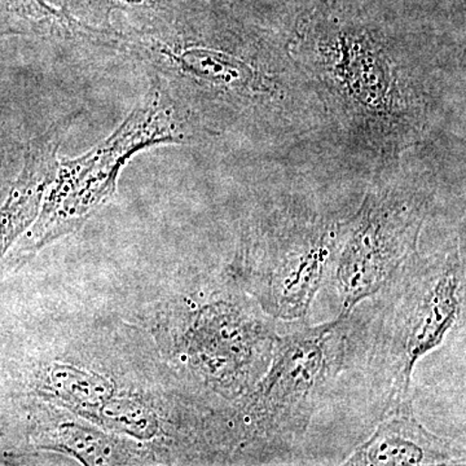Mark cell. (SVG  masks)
Returning a JSON list of instances; mask_svg holds the SVG:
<instances>
[{
    "label": "cell",
    "instance_id": "6da1fadb",
    "mask_svg": "<svg viewBox=\"0 0 466 466\" xmlns=\"http://www.w3.org/2000/svg\"><path fill=\"white\" fill-rule=\"evenodd\" d=\"M45 401L148 447L158 465H216L225 410L180 381L143 327L103 321L0 337V407Z\"/></svg>",
    "mask_w": 466,
    "mask_h": 466
},
{
    "label": "cell",
    "instance_id": "7a4b0ae2",
    "mask_svg": "<svg viewBox=\"0 0 466 466\" xmlns=\"http://www.w3.org/2000/svg\"><path fill=\"white\" fill-rule=\"evenodd\" d=\"M291 56L314 84L325 142L364 159L372 177L431 147L464 96V46L407 35L319 7L289 33Z\"/></svg>",
    "mask_w": 466,
    "mask_h": 466
},
{
    "label": "cell",
    "instance_id": "3957f363",
    "mask_svg": "<svg viewBox=\"0 0 466 466\" xmlns=\"http://www.w3.org/2000/svg\"><path fill=\"white\" fill-rule=\"evenodd\" d=\"M87 39L149 66L208 133L240 135L269 150L325 139L321 101L280 30L157 35L90 27Z\"/></svg>",
    "mask_w": 466,
    "mask_h": 466
},
{
    "label": "cell",
    "instance_id": "277c9868",
    "mask_svg": "<svg viewBox=\"0 0 466 466\" xmlns=\"http://www.w3.org/2000/svg\"><path fill=\"white\" fill-rule=\"evenodd\" d=\"M144 325L180 381L228 404L265 375L279 336L275 319L226 279L222 288L162 300Z\"/></svg>",
    "mask_w": 466,
    "mask_h": 466
},
{
    "label": "cell",
    "instance_id": "5b68a950",
    "mask_svg": "<svg viewBox=\"0 0 466 466\" xmlns=\"http://www.w3.org/2000/svg\"><path fill=\"white\" fill-rule=\"evenodd\" d=\"M294 323L279 333L262 379L233 404L244 435L241 464L283 453L302 441L364 332L354 312L323 324Z\"/></svg>",
    "mask_w": 466,
    "mask_h": 466
},
{
    "label": "cell",
    "instance_id": "8992f818",
    "mask_svg": "<svg viewBox=\"0 0 466 466\" xmlns=\"http://www.w3.org/2000/svg\"><path fill=\"white\" fill-rule=\"evenodd\" d=\"M345 218L297 196L259 208L242 226L225 271L275 320H305L332 271Z\"/></svg>",
    "mask_w": 466,
    "mask_h": 466
},
{
    "label": "cell",
    "instance_id": "52a82bcc",
    "mask_svg": "<svg viewBox=\"0 0 466 466\" xmlns=\"http://www.w3.org/2000/svg\"><path fill=\"white\" fill-rule=\"evenodd\" d=\"M465 289L464 253L456 238L428 256L416 251L377 293L368 367L382 413L413 401V370L464 319Z\"/></svg>",
    "mask_w": 466,
    "mask_h": 466
},
{
    "label": "cell",
    "instance_id": "ba28073f",
    "mask_svg": "<svg viewBox=\"0 0 466 466\" xmlns=\"http://www.w3.org/2000/svg\"><path fill=\"white\" fill-rule=\"evenodd\" d=\"M198 127L192 116L161 85L131 113L112 137L82 157L57 164L32 227L15 245L2 268L15 269L35 254L76 232L115 198L122 168L135 153L157 144H182Z\"/></svg>",
    "mask_w": 466,
    "mask_h": 466
},
{
    "label": "cell",
    "instance_id": "9c48e42d",
    "mask_svg": "<svg viewBox=\"0 0 466 466\" xmlns=\"http://www.w3.org/2000/svg\"><path fill=\"white\" fill-rule=\"evenodd\" d=\"M433 204L431 182L404 164L372 177L360 205L345 218L330 271L341 315L377 296L416 253Z\"/></svg>",
    "mask_w": 466,
    "mask_h": 466
},
{
    "label": "cell",
    "instance_id": "30bf717a",
    "mask_svg": "<svg viewBox=\"0 0 466 466\" xmlns=\"http://www.w3.org/2000/svg\"><path fill=\"white\" fill-rule=\"evenodd\" d=\"M8 428L30 452L60 453L88 466L158 465L155 453L82 417L45 403L21 401L0 407Z\"/></svg>",
    "mask_w": 466,
    "mask_h": 466
},
{
    "label": "cell",
    "instance_id": "8fae6325",
    "mask_svg": "<svg viewBox=\"0 0 466 466\" xmlns=\"http://www.w3.org/2000/svg\"><path fill=\"white\" fill-rule=\"evenodd\" d=\"M465 449L449 438L431 433L417 420L413 401L381 413V421L342 465H461Z\"/></svg>",
    "mask_w": 466,
    "mask_h": 466
},
{
    "label": "cell",
    "instance_id": "7c38bea8",
    "mask_svg": "<svg viewBox=\"0 0 466 466\" xmlns=\"http://www.w3.org/2000/svg\"><path fill=\"white\" fill-rule=\"evenodd\" d=\"M61 130L52 128L27 148L16 182L0 207V268L38 217L45 193L56 174Z\"/></svg>",
    "mask_w": 466,
    "mask_h": 466
},
{
    "label": "cell",
    "instance_id": "4fadbf2b",
    "mask_svg": "<svg viewBox=\"0 0 466 466\" xmlns=\"http://www.w3.org/2000/svg\"><path fill=\"white\" fill-rule=\"evenodd\" d=\"M76 20L45 0H0V39L75 34Z\"/></svg>",
    "mask_w": 466,
    "mask_h": 466
},
{
    "label": "cell",
    "instance_id": "5bb4252c",
    "mask_svg": "<svg viewBox=\"0 0 466 466\" xmlns=\"http://www.w3.org/2000/svg\"><path fill=\"white\" fill-rule=\"evenodd\" d=\"M24 159L15 150H7L0 146V207L8 198L12 187L16 182L23 168Z\"/></svg>",
    "mask_w": 466,
    "mask_h": 466
},
{
    "label": "cell",
    "instance_id": "9a60e30c",
    "mask_svg": "<svg viewBox=\"0 0 466 466\" xmlns=\"http://www.w3.org/2000/svg\"><path fill=\"white\" fill-rule=\"evenodd\" d=\"M35 461L17 446L0 419V465H30Z\"/></svg>",
    "mask_w": 466,
    "mask_h": 466
},
{
    "label": "cell",
    "instance_id": "2e32d148",
    "mask_svg": "<svg viewBox=\"0 0 466 466\" xmlns=\"http://www.w3.org/2000/svg\"><path fill=\"white\" fill-rule=\"evenodd\" d=\"M118 3H127V5H137V3H144L147 0H116Z\"/></svg>",
    "mask_w": 466,
    "mask_h": 466
}]
</instances>
